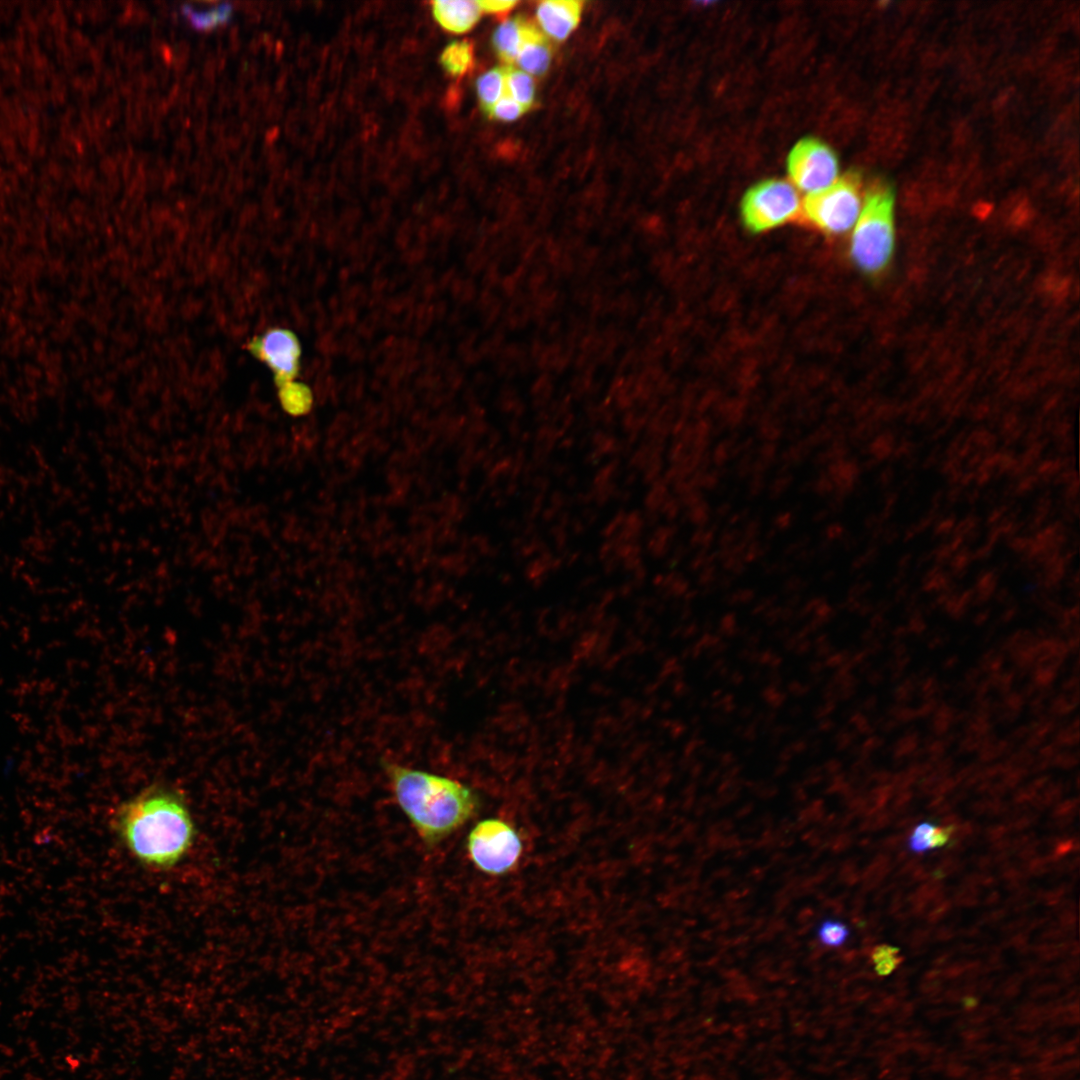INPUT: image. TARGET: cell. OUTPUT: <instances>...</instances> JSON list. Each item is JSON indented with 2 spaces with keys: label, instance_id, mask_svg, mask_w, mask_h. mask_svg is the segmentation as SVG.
<instances>
[{
  "label": "cell",
  "instance_id": "cell-33",
  "mask_svg": "<svg viewBox=\"0 0 1080 1080\" xmlns=\"http://www.w3.org/2000/svg\"><path fill=\"white\" fill-rule=\"evenodd\" d=\"M895 447V440L889 434H882L869 444V453L875 462L887 458Z\"/></svg>",
  "mask_w": 1080,
  "mask_h": 1080
},
{
  "label": "cell",
  "instance_id": "cell-5",
  "mask_svg": "<svg viewBox=\"0 0 1080 1080\" xmlns=\"http://www.w3.org/2000/svg\"><path fill=\"white\" fill-rule=\"evenodd\" d=\"M466 849L477 869L489 875H502L518 863L522 842L509 823L487 818L477 822L470 830Z\"/></svg>",
  "mask_w": 1080,
  "mask_h": 1080
},
{
  "label": "cell",
  "instance_id": "cell-60",
  "mask_svg": "<svg viewBox=\"0 0 1080 1080\" xmlns=\"http://www.w3.org/2000/svg\"><path fill=\"white\" fill-rule=\"evenodd\" d=\"M896 537H897V532H896V531H895V529H893V528H892V529H888V530H887V531H886V532H885V533L883 534V538H884V540H885L886 542H892V541H893V540H894V539H895Z\"/></svg>",
  "mask_w": 1080,
  "mask_h": 1080
},
{
  "label": "cell",
  "instance_id": "cell-6",
  "mask_svg": "<svg viewBox=\"0 0 1080 1080\" xmlns=\"http://www.w3.org/2000/svg\"><path fill=\"white\" fill-rule=\"evenodd\" d=\"M800 210L796 189L781 179L754 185L746 192L741 204L744 224L752 232H763L790 222Z\"/></svg>",
  "mask_w": 1080,
  "mask_h": 1080
},
{
  "label": "cell",
  "instance_id": "cell-20",
  "mask_svg": "<svg viewBox=\"0 0 1080 1080\" xmlns=\"http://www.w3.org/2000/svg\"><path fill=\"white\" fill-rule=\"evenodd\" d=\"M825 472L834 487L832 496L844 498L854 488L860 469L854 460L843 458L829 463Z\"/></svg>",
  "mask_w": 1080,
  "mask_h": 1080
},
{
  "label": "cell",
  "instance_id": "cell-48",
  "mask_svg": "<svg viewBox=\"0 0 1080 1080\" xmlns=\"http://www.w3.org/2000/svg\"><path fill=\"white\" fill-rule=\"evenodd\" d=\"M876 554H877V550L874 549V548H870L865 553H863V554L859 555L857 558H855V560L852 562L851 568L860 569V568L866 566L867 564H869L875 558Z\"/></svg>",
  "mask_w": 1080,
  "mask_h": 1080
},
{
  "label": "cell",
  "instance_id": "cell-12",
  "mask_svg": "<svg viewBox=\"0 0 1080 1080\" xmlns=\"http://www.w3.org/2000/svg\"><path fill=\"white\" fill-rule=\"evenodd\" d=\"M646 527V518L638 510H620L604 525L602 541L619 543H641Z\"/></svg>",
  "mask_w": 1080,
  "mask_h": 1080
},
{
  "label": "cell",
  "instance_id": "cell-50",
  "mask_svg": "<svg viewBox=\"0 0 1080 1080\" xmlns=\"http://www.w3.org/2000/svg\"><path fill=\"white\" fill-rule=\"evenodd\" d=\"M952 553H953V550L950 548L949 544L948 543L943 544V545L939 546L936 549V551L934 552V558L938 562H943V561L949 559L951 557Z\"/></svg>",
  "mask_w": 1080,
  "mask_h": 1080
},
{
  "label": "cell",
  "instance_id": "cell-54",
  "mask_svg": "<svg viewBox=\"0 0 1080 1080\" xmlns=\"http://www.w3.org/2000/svg\"><path fill=\"white\" fill-rule=\"evenodd\" d=\"M1046 862L1040 858H1032L1029 869L1034 874H1040L1045 870Z\"/></svg>",
  "mask_w": 1080,
  "mask_h": 1080
},
{
  "label": "cell",
  "instance_id": "cell-25",
  "mask_svg": "<svg viewBox=\"0 0 1080 1080\" xmlns=\"http://www.w3.org/2000/svg\"><path fill=\"white\" fill-rule=\"evenodd\" d=\"M561 559L544 547L529 556L524 565L525 574L529 579L537 580L553 573L560 568Z\"/></svg>",
  "mask_w": 1080,
  "mask_h": 1080
},
{
  "label": "cell",
  "instance_id": "cell-41",
  "mask_svg": "<svg viewBox=\"0 0 1080 1080\" xmlns=\"http://www.w3.org/2000/svg\"><path fill=\"white\" fill-rule=\"evenodd\" d=\"M795 520L792 510L779 512L772 520L773 531H784L790 528Z\"/></svg>",
  "mask_w": 1080,
  "mask_h": 1080
},
{
  "label": "cell",
  "instance_id": "cell-1",
  "mask_svg": "<svg viewBox=\"0 0 1080 1080\" xmlns=\"http://www.w3.org/2000/svg\"><path fill=\"white\" fill-rule=\"evenodd\" d=\"M120 840L143 864L169 868L178 863L194 839V823L183 796L153 785L122 803L113 817Z\"/></svg>",
  "mask_w": 1080,
  "mask_h": 1080
},
{
  "label": "cell",
  "instance_id": "cell-53",
  "mask_svg": "<svg viewBox=\"0 0 1080 1080\" xmlns=\"http://www.w3.org/2000/svg\"><path fill=\"white\" fill-rule=\"evenodd\" d=\"M1005 832L1006 829L1003 825H996L989 830L988 835L992 841H1000L1002 840Z\"/></svg>",
  "mask_w": 1080,
  "mask_h": 1080
},
{
  "label": "cell",
  "instance_id": "cell-32",
  "mask_svg": "<svg viewBox=\"0 0 1080 1080\" xmlns=\"http://www.w3.org/2000/svg\"><path fill=\"white\" fill-rule=\"evenodd\" d=\"M935 826L931 823L923 822L918 824L910 837V848L916 853H923L929 849L930 835Z\"/></svg>",
  "mask_w": 1080,
  "mask_h": 1080
},
{
  "label": "cell",
  "instance_id": "cell-38",
  "mask_svg": "<svg viewBox=\"0 0 1080 1080\" xmlns=\"http://www.w3.org/2000/svg\"><path fill=\"white\" fill-rule=\"evenodd\" d=\"M997 577L994 572L987 571L978 577L977 591L981 599H986L993 592L996 585Z\"/></svg>",
  "mask_w": 1080,
  "mask_h": 1080
},
{
  "label": "cell",
  "instance_id": "cell-26",
  "mask_svg": "<svg viewBox=\"0 0 1080 1080\" xmlns=\"http://www.w3.org/2000/svg\"><path fill=\"white\" fill-rule=\"evenodd\" d=\"M871 958L879 976L889 975L903 961L899 949L888 944L875 946L871 950Z\"/></svg>",
  "mask_w": 1080,
  "mask_h": 1080
},
{
  "label": "cell",
  "instance_id": "cell-24",
  "mask_svg": "<svg viewBox=\"0 0 1080 1080\" xmlns=\"http://www.w3.org/2000/svg\"><path fill=\"white\" fill-rule=\"evenodd\" d=\"M280 400L288 413L302 415L310 409L312 396L304 385L292 382L281 387Z\"/></svg>",
  "mask_w": 1080,
  "mask_h": 1080
},
{
  "label": "cell",
  "instance_id": "cell-47",
  "mask_svg": "<svg viewBox=\"0 0 1080 1080\" xmlns=\"http://www.w3.org/2000/svg\"><path fill=\"white\" fill-rule=\"evenodd\" d=\"M1037 480H1038V478L1036 476H1033V475H1029V476H1026L1025 478L1021 479L1018 482V484L1015 486L1016 494L1022 495V494H1025V493L1031 491L1034 488V486L1036 485Z\"/></svg>",
  "mask_w": 1080,
  "mask_h": 1080
},
{
  "label": "cell",
  "instance_id": "cell-43",
  "mask_svg": "<svg viewBox=\"0 0 1080 1080\" xmlns=\"http://www.w3.org/2000/svg\"><path fill=\"white\" fill-rule=\"evenodd\" d=\"M844 536V527L840 523H831L824 529L825 542L831 544Z\"/></svg>",
  "mask_w": 1080,
  "mask_h": 1080
},
{
  "label": "cell",
  "instance_id": "cell-45",
  "mask_svg": "<svg viewBox=\"0 0 1080 1080\" xmlns=\"http://www.w3.org/2000/svg\"><path fill=\"white\" fill-rule=\"evenodd\" d=\"M764 486H765L764 474L752 475V478H751V480L749 481V484H748V495L750 497H755V496L759 495L761 493V491L763 490Z\"/></svg>",
  "mask_w": 1080,
  "mask_h": 1080
},
{
  "label": "cell",
  "instance_id": "cell-59",
  "mask_svg": "<svg viewBox=\"0 0 1080 1080\" xmlns=\"http://www.w3.org/2000/svg\"><path fill=\"white\" fill-rule=\"evenodd\" d=\"M960 494H961V490H960V488H959V487H955V488H953V489H952L951 491H949V493H948V495H947V498H948V500H949L950 502H954V501H956V500L958 499V497L960 496Z\"/></svg>",
  "mask_w": 1080,
  "mask_h": 1080
},
{
  "label": "cell",
  "instance_id": "cell-55",
  "mask_svg": "<svg viewBox=\"0 0 1080 1080\" xmlns=\"http://www.w3.org/2000/svg\"><path fill=\"white\" fill-rule=\"evenodd\" d=\"M893 475H894V474H893V471H892V470H891L890 468H886V469H884V470H883V471H882V472L880 473V475H879V477H878V482H879V485H880L881 487H885V486H887L888 484H890V482H891V481H892V479H893Z\"/></svg>",
  "mask_w": 1080,
  "mask_h": 1080
},
{
  "label": "cell",
  "instance_id": "cell-13",
  "mask_svg": "<svg viewBox=\"0 0 1080 1080\" xmlns=\"http://www.w3.org/2000/svg\"><path fill=\"white\" fill-rule=\"evenodd\" d=\"M664 441L644 437L632 450L629 464L632 471L648 484L659 479L664 468Z\"/></svg>",
  "mask_w": 1080,
  "mask_h": 1080
},
{
  "label": "cell",
  "instance_id": "cell-36",
  "mask_svg": "<svg viewBox=\"0 0 1080 1080\" xmlns=\"http://www.w3.org/2000/svg\"><path fill=\"white\" fill-rule=\"evenodd\" d=\"M516 4H518L517 1H479V5L482 11L499 16L501 18H505V16L512 10V8Z\"/></svg>",
  "mask_w": 1080,
  "mask_h": 1080
},
{
  "label": "cell",
  "instance_id": "cell-35",
  "mask_svg": "<svg viewBox=\"0 0 1080 1080\" xmlns=\"http://www.w3.org/2000/svg\"><path fill=\"white\" fill-rule=\"evenodd\" d=\"M714 539V529L700 527L690 537V545L699 551H706Z\"/></svg>",
  "mask_w": 1080,
  "mask_h": 1080
},
{
  "label": "cell",
  "instance_id": "cell-61",
  "mask_svg": "<svg viewBox=\"0 0 1080 1080\" xmlns=\"http://www.w3.org/2000/svg\"><path fill=\"white\" fill-rule=\"evenodd\" d=\"M978 865H979V866H980V867H981L982 869H986V868H988V867H989V866L991 865V859H990V858H988V857H982V858H980V859H979V861H978Z\"/></svg>",
  "mask_w": 1080,
  "mask_h": 1080
},
{
  "label": "cell",
  "instance_id": "cell-46",
  "mask_svg": "<svg viewBox=\"0 0 1080 1080\" xmlns=\"http://www.w3.org/2000/svg\"><path fill=\"white\" fill-rule=\"evenodd\" d=\"M955 518L950 516L943 520H940L935 527V534L937 536L949 535L955 528Z\"/></svg>",
  "mask_w": 1080,
  "mask_h": 1080
},
{
  "label": "cell",
  "instance_id": "cell-10",
  "mask_svg": "<svg viewBox=\"0 0 1080 1080\" xmlns=\"http://www.w3.org/2000/svg\"><path fill=\"white\" fill-rule=\"evenodd\" d=\"M433 15L447 31L463 33L470 30L479 20L481 7L479 1L438 0L432 3Z\"/></svg>",
  "mask_w": 1080,
  "mask_h": 1080
},
{
  "label": "cell",
  "instance_id": "cell-7",
  "mask_svg": "<svg viewBox=\"0 0 1080 1080\" xmlns=\"http://www.w3.org/2000/svg\"><path fill=\"white\" fill-rule=\"evenodd\" d=\"M787 169L793 183L812 194L836 180L839 165L836 154L828 145L815 138H804L792 148Z\"/></svg>",
  "mask_w": 1080,
  "mask_h": 1080
},
{
  "label": "cell",
  "instance_id": "cell-39",
  "mask_svg": "<svg viewBox=\"0 0 1080 1080\" xmlns=\"http://www.w3.org/2000/svg\"><path fill=\"white\" fill-rule=\"evenodd\" d=\"M971 560H972V555H971V553L969 551H967L966 549H963V550L959 551L951 559L950 565H951V569H952L953 573L955 575H960L968 567Z\"/></svg>",
  "mask_w": 1080,
  "mask_h": 1080
},
{
  "label": "cell",
  "instance_id": "cell-19",
  "mask_svg": "<svg viewBox=\"0 0 1080 1080\" xmlns=\"http://www.w3.org/2000/svg\"><path fill=\"white\" fill-rule=\"evenodd\" d=\"M476 91L483 110L488 113L504 94L505 69L495 67L479 76Z\"/></svg>",
  "mask_w": 1080,
  "mask_h": 1080
},
{
  "label": "cell",
  "instance_id": "cell-52",
  "mask_svg": "<svg viewBox=\"0 0 1080 1080\" xmlns=\"http://www.w3.org/2000/svg\"><path fill=\"white\" fill-rule=\"evenodd\" d=\"M993 546H994V544L987 540V542L985 544L980 546L975 551L974 555H972V558H976L977 560H982V559L987 558L991 554Z\"/></svg>",
  "mask_w": 1080,
  "mask_h": 1080
},
{
  "label": "cell",
  "instance_id": "cell-4",
  "mask_svg": "<svg viewBox=\"0 0 1080 1080\" xmlns=\"http://www.w3.org/2000/svg\"><path fill=\"white\" fill-rule=\"evenodd\" d=\"M802 207L805 220L818 230L832 235L847 232L861 212L859 176L845 174L829 187L808 195Z\"/></svg>",
  "mask_w": 1080,
  "mask_h": 1080
},
{
  "label": "cell",
  "instance_id": "cell-18",
  "mask_svg": "<svg viewBox=\"0 0 1080 1080\" xmlns=\"http://www.w3.org/2000/svg\"><path fill=\"white\" fill-rule=\"evenodd\" d=\"M505 69L507 95L528 110L535 100V84L531 75L508 66Z\"/></svg>",
  "mask_w": 1080,
  "mask_h": 1080
},
{
  "label": "cell",
  "instance_id": "cell-56",
  "mask_svg": "<svg viewBox=\"0 0 1080 1080\" xmlns=\"http://www.w3.org/2000/svg\"><path fill=\"white\" fill-rule=\"evenodd\" d=\"M952 935H953V931L949 927H943L942 926V927L938 928V930L936 932V938L938 940H940V941H947L952 937Z\"/></svg>",
  "mask_w": 1080,
  "mask_h": 1080
},
{
  "label": "cell",
  "instance_id": "cell-37",
  "mask_svg": "<svg viewBox=\"0 0 1080 1080\" xmlns=\"http://www.w3.org/2000/svg\"><path fill=\"white\" fill-rule=\"evenodd\" d=\"M966 442L972 449L990 450L995 446L996 438L987 431H978L973 433Z\"/></svg>",
  "mask_w": 1080,
  "mask_h": 1080
},
{
  "label": "cell",
  "instance_id": "cell-17",
  "mask_svg": "<svg viewBox=\"0 0 1080 1080\" xmlns=\"http://www.w3.org/2000/svg\"><path fill=\"white\" fill-rule=\"evenodd\" d=\"M473 46L470 41L451 42L442 52L440 62L443 68L453 76H462L473 65Z\"/></svg>",
  "mask_w": 1080,
  "mask_h": 1080
},
{
  "label": "cell",
  "instance_id": "cell-2",
  "mask_svg": "<svg viewBox=\"0 0 1080 1080\" xmlns=\"http://www.w3.org/2000/svg\"><path fill=\"white\" fill-rule=\"evenodd\" d=\"M382 768L398 806L428 849L459 830L480 808L478 794L458 780L387 760Z\"/></svg>",
  "mask_w": 1080,
  "mask_h": 1080
},
{
  "label": "cell",
  "instance_id": "cell-40",
  "mask_svg": "<svg viewBox=\"0 0 1080 1080\" xmlns=\"http://www.w3.org/2000/svg\"><path fill=\"white\" fill-rule=\"evenodd\" d=\"M1062 466V462L1058 459L1045 460L1039 464L1037 473L1042 479H1050L1058 473Z\"/></svg>",
  "mask_w": 1080,
  "mask_h": 1080
},
{
  "label": "cell",
  "instance_id": "cell-3",
  "mask_svg": "<svg viewBox=\"0 0 1080 1080\" xmlns=\"http://www.w3.org/2000/svg\"><path fill=\"white\" fill-rule=\"evenodd\" d=\"M894 197L883 185L873 187L867 194L863 209L856 221L850 255L863 272L876 275L890 262L894 250Z\"/></svg>",
  "mask_w": 1080,
  "mask_h": 1080
},
{
  "label": "cell",
  "instance_id": "cell-8",
  "mask_svg": "<svg viewBox=\"0 0 1080 1080\" xmlns=\"http://www.w3.org/2000/svg\"><path fill=\"white\" fill-rule=\"evenodd\" d=\"M251 351L274 372L280 387L292 383L299 369L300 345L294 334L274 328L250 345Z\"/></svg>",
  "mask_w": 1080,
  "mask_h": 1080
},
{
  "label": "cell",
  "instance_id": "cell-42",
  "mask_svg": "<svg viewBox=\"0 0 1080 1080\" xmlns=\"http://www.w3.org/2000/svg\"><path fill=\"white\" fill-rule=\"evenodd\" d=\"M978 528V520L974 516H968L955 525V535L964 539Z\"/></svg>",
  "mask_w": 1080,
  "mask_h": 1080
},
{
  "label": "cell",
  "instance_id": "cell-11",
  "mask_svg": "<svg viewBox=\"0 0 1080 1080\" xmlns=\"http://www.w3.org/2000/svg\"><path fill=\"white\" fill-rule=\"evenodd\" d=\"M551 56L550 44L543 33L527 21L524 39L516 58L518 65L529 75L541 76L548 70Z\"/></svg>",
  "mask_w": 1080,
  "mask_h": 1080
},
{
  "label": "cell",
  "instance_id": "cell-31",
  "mask_svg": "<svg viewBox=\"0 0 1080 1080\" xmlns=\"http://www.w3.org/2000/svg\"><path fill=\"white\" fill-rule=\"evenodd\" d=\"M811 447L805 440H800L786 449L781 457V464L783 469L788 466L800 464L809 455Z\"/></svg>",
  "mask_w": 1080,
  "mask_h": 1080
},
{
  "label": "cell",
  "instance_id": "cell-30",
  "mask_svg": "<svg viewBox=\"0 0 1080 1080\" xmlns=\"http://www.w3.org/2000/svg\"><path fill=\"white\" fill-rule=\"evenodd\" d=\"M685 517L688 522L695 525L697 528L703 527L711 516V509L708 503L700 498L692 504L685 507Z\"/></svg>",
  "mask_w": 1080,
  "mask_h": 1080
},
{
  "label": "cell",
  "instance_id": "cell-57",
  "mask_svg": "<svg viewBox=\"0 0 1080 1080\" xmlns=\"http://www.w3.org/2000/svg\"><path fill=\"white\" fill-rule=\"evenodd\" d=\"M1005 511H1006V508L1004 506L996 508L995 510H993L992 513L988 517V523L989 524H994L995 522L1000 520V518L1003 516Z\"/></svg>",
  "mask_w": 1080,
  "mask_h": 1080
},
{
  "label": "cell",
  "instance_id": "cell-28",
  "mask_svg": "<svg viewBox=\"0 0 1080 1080\" xmlns=\"http://www.w3.org/2000/svg\"><path fill=\"white\" fill-rule=\"evenodd\" d=\"M849 931L845 925L835 921L822 923L818 935L820 940L829 946H838L848 937Z\"/></svg>",
  "mask_w": 1080,
  "mask_h": 1080
},
{
  "label": "cell",
  "instance_id": "cell-29",
  "mask_svg": "<svg viewBox=\"0 0 1080 1080\" xmlns=\"http://www.w3.org/2000/svg\"><path fill=\"white\" fill-rule=\"evenodd\" d=\"M740 452L739 443L735 438H728L721 440L714 448L711 454V461L717 465L722 466L727 463L733 456Z\"/></svg>",
  "mask_w": 1080,
  "mask_h": 1080
},
{
  "label": "cell",
  "instance_id": "cell-14",
  "mask_svg": "<svg viewBox=\"0 0 1080 1080\" xmlns=\"http://www.w3.org/2000/svg\"><path fill=\"white\" fill-rule=\"evenodd\" d=\"M648 489L643 498L645 518L653 521L664 518L666 521L674 520L681 509L676 496L670 490L668 483L663 477L648 484Z\"/></svg>",
  "mask_w": 1080,
  "mask_h": 1080
},
{
  "label": "cell",
  "instance_id": "cell-51",
  "mask_svg": "<svg viewBox=\"0 0 1080 1080\" xmlns=\"http://www.w3.org/2000/svg\"><path fill=\"white\" fill-rule=\"evenodd\" d=\"M913 449V443H911L910 441H902L897 447H895L894 455L897 458L909 456Z\"/></svg>",
  "mask_w": 1080,
  "mask_h": 1080
},
{
  "label": "cell",
  "instance_id": "cell-21",
  "mask_svg": "<svg viewBox=\"0 0 1080 1080\" xmlns=\"http://www.w3.org/2000/svg\"><path fill=\"white\" fill-rule=\"evenodd\" d=\"M622 445L616 433L608 428H594L588 444V457L593 461H611Z\"/></svg>",
  "mask_w": 1080,
  "mask_h": 1080
},
{
  "label": "cell",
  "instance_id": "cell-16",
  "mask_svg": "<svg viewBox=\"0 0 1080 1080\" xmlns=\"http://www.w3.org/2000/svg\"><path fill=\"white\" fill-rule=\"evenodd\" d=\"M619 478V464L615 459L600 464L589 487L592 500L597 504H605L614 498L619 487Z\"/></svg>",
  "mask_w": 1080,
  "mask_h": 1080
},
{
  "label": "cell",
  "instance_id": "cell-15",
  "mask_svg": "<svg viewBox=\"0 0 1080 1080\" xmlns=\"http://www.w3.org/2000/svg\"><path fill=\"white\" fill-rule=\"evenodd\" d=\"M527 21L521 17L505 20L493 35V45L500 59L512 64L518 55L524 39Z\"/></svg>",
  "mask_w": 1080,
  "mask_h": 1080
},
{
  "label": "cell",
  "instance_id": "cell-58",
  "mask_svg": "<svg viewBox=\"0 0 1080 1080\" xmlns=\"http://www.w3.org/2000/svg\"><path fill=\"white\" fill-rule=\"evenodd\" d=\"M729 512H730V504L729 503H723V504H721L720 506L717 507L716 516H717L718 519H721V518L726 517L729 514Z\"/></svg>",
  "mask_w": 1080,
  "mask_h": 1080
},
{
  "label": "cell",
  "instance_id": "cell-49",
  "mask_svg": "<svg viewBox=\"0 0 1080 1080\" xmlns=\"http://www.w3.org/2000/svg\"><path fill=\"white\" fill-rule=\"evenodd\" d=\"M1030 542V538L1018 536L1014 537L1010 541V547L1018 553L1027 552L1030 546Z\"/></svg>",
  "mask_w": 1080,
  "mask_h": 1080
},
{
  "label": "cell",
  "instance_id": "cell-22",
  "mask_svg": "<svg viewBox=\"0 0 1080 1080\" xmlns=\"http://www.w3.org/2000/svg\"><path fill=\"white\" fill-rule=\"evenodd\" d=\"M232 12L230 4L224 3L205 11H197L193 7L184 5L182 13L188 18L195 29L210 30L218 24L228 21Z\"/></svg>",
  "mask_w": 1080,
  "mask_h": 1080
},
{
  "label": "cell",
  "instance_id": "cell-27",
  "mask_svg": "<svg viewBox=\"0 0 1080 1080\" xmlns=\"http://www.w3.org/2000/svg\"><path fill=\"white\" fill-rule=\"evenodd\" d=\"M526 109L509 95H503L488 112L489 116L497 120L513 121L519 118Z\"/></svg>",
  "mask_w": 1080,
  "mask_h": 1080
},
{
  "label": "cell",
  "instance_id": "cell-62",
  "mask_svg": "<svg viewBox=\"0 0 1080 1080\" xmlns=\"http://www.w3.org/2000/svg\"><path fill=\"white\" fill-rule=\"evenodd\" d=\"M909 562H910V555L908 554V555H905L904 557H902L901 560L899 561V568H907Z\"/></svg>",
  "mask_w": 1080,
  "mask_h": 1080
},
{
  "label": "cell",
  "instance_id": "cell-44",
  "mask_svg": "<svg viewBox=\"0 0 1080 1080\" xmlns=\"http://www.w3.org/2000/svg\"><path fill=\"white\" fill-rule=\"evenodd\" d=\"M808 543H809V537L801 536V537L797 538L794 542H792L791 544H789L785 548L784 554L786 556H792V555L797 556L802 551L806 550V547L808 546Z\"/></svg>",
  "mask_w": 1080,
  "mask_h": 1080
},
{
  "label": "cell",
  "instance_id": "cell-34",
  "mask_svg": "<svg viewBox=\"0 0 1080 1080\" xmlns=\"http://www.w3.org/2000/svg\"><path fill=\"white\" fill-rule=\"evenodd\" d=\"M793 482V476L787 471H781L774 478L768 487V496L771 499H778L781 497L791 486Z\"/></svg>",
  "mask_w": 1080,
  "mask_h": 1080
},
{
  "label": "cell",
  "instance_id": "cell-9",
  "mask_svg": "<svg viewBox=\"0 0 1080 1080\" xmlns=\"http://www.w3.org/2000/svg\"><path fill=\"white\" fill-rule=\"evenodd\" d=\"M583 2L577 0H549L538 4L537 21L551 38L563 41L579 23Z\"/></svg>",
  "mask_w": 1080,
  "mask_h": 1080
},
{
  "label": "cell",
  "instance_id": "cell-23",
  "mask_svg": "<svg viewBox=\"0 0 1080 1080\" xmlns=\"http://www.w3.org/2000/svg\"><path fill=\"white\" fill-rule=\"evenodd\" d=\"M677 534L675 525L666 523L656 525L646 536L645 550L654 559H661L671 550Z\"/></svg>",
  "mask_w": 1080,
  "mask_h": 1080
},
{
  "label": "cell",
  "instance_id": "cell-63",
  "mask_svg": "<svg viewBox=\"0 0 1080 1080\" xmlns=\"http://www.w3.org/2000/svg\"><path fill=\"white\" fill-rule=\"evenodd\" d=\"M997 900H998V894L996 892L989 894L988 897H987V901H988L989 904L994 903Z\"/></svg>",
  "mask_w": 1080,
  "mask_h": 1080
}]
</instances>
